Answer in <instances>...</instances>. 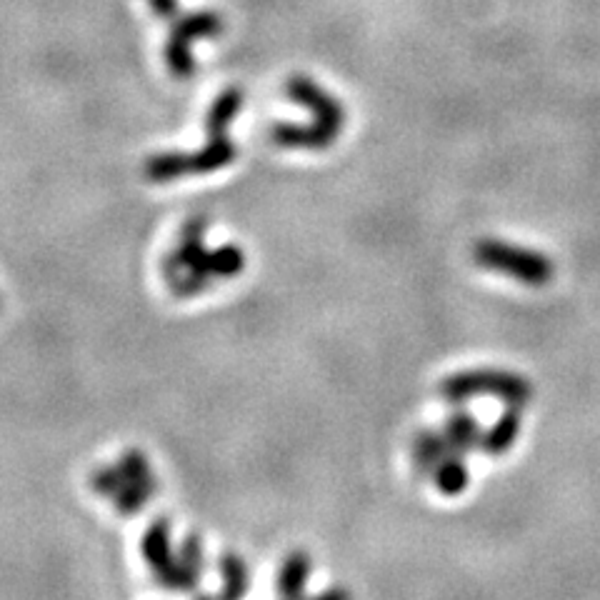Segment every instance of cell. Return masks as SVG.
<instances>
[{"mask_svg":"<svg viewBox=\"0 0 600 600\" xmlns=\"http://www.w3.org/2000/svg\"><path fill=\"white\" fill-rule=\"evenodd\" d=\"M445 443H448V453L460 455V458H468V453H473L475 448H480V425L475 420V415L470 410H453L445 420Z\"/></svg>","mask_w":600,"mask_h":600,"instance_id":"obj_7","label":"cell"},{"mask_svg":"<svg viewBox=\"0 0 600 600\" xmlns=\"http://www.w3.org/2000/svg\"><path fill=\"white\" fill-rule=\"evenodd\" d=\"M520 428H523V408L520 405H505L500 418L480 438V448L488 455H505L518 440Z\"/></svg>","mask_w":600,"mask_h":600,"instance_id":"obj_8","label":"cell"},{"mask_svg":"<svg viewBox=\"0 0 600 600\" xmlns=\"http://www.w3.org/2000/svg\"><path fill=\"white\" fill-rule=\"evenodd\" d=\"M148 3L160 18H175L178 15V0H148Z\"/></svg>","mask_w":600,"mask_h":600,"instance_id":"obj_21","label":"cell"},{"mask_svg":"<svg viewBox=\"0 0 600 600\" xmlns=\"http://www.w3.org/2000/svg\"><path fill=\"white\" fill-rule=\"evenodd\" d=\"M208 268H210V275H218V278H233V275H238L240 270L245 268L243 250L235 248V245H223L220 250H210Z\"/></svg>","mask_w":600,"mask_h":600,"instance_id":"obj_17","label":"cell"},{"mask_svg":"<svg viewBox=\"0 0 600 600\" xmlns=\"http://www.w3.org/2000/svg\"><path fill=\"white\" fill-rule=\"evenodd\" d=\"M310 578V555L305 550H293L283 560L278 573V593L285 598H298L305 593Z\"/></svg>","mask_w":600,"mask_h":600,"instance_id":"obj_10","label":"cell"},{"mask_svg":"<svg viewBox=\"0 0 600 600\" xmlns=\"http://www.w3.org/2000/svg\"><path fill=\"white\" fill-rule=\"evenodd\" d=\"M143 555L150 563V568L155 570V575L160 578V583L168 588H183L190 590L198 580V573H193L190 568H185L183 563H175L170 555V523L168 518L155 520L148 528L143 538Z\"/></svg>","mask_w":600,"mask_h":600,"instance_id":"obj_4","label":"cell"},{"mask_svg":"<svg viewBox=\"0 0 600 600\" xmlns=\"http://www.w3.org/2000/svg\"><path fill=\"white\" fill-rule=\"evenodd\" d=\"M288 95L295 100V103L305 105V108L313 113L315 123H320L323 128H328L330 133L338 135L345 125V110L333 95L325 93L323 88L313 83L310 78H303V75H295V78L288 80Z\"/></svg>","mask_w":600,"mask_h":600,"instance_id":"obj_5","label":"cell"},{"mask_svg":"<svg viewBox=\"0 0 600 600\" xmlns=\"http://www.w3.org/2000/svg\"><path fill=\"white\" fill-rule=\"evenodd\" d=\"M188 173V155L178 153H165V155H153V158L145 163V175H148L153 183H168V180L178 178V175Z\"/></svg>","mask_w":600,"mask_h":600,"instance_id":"obj_15","label":"cell"},{"mask_svg":"<svg viewBox=\"0 0 600 600\" xmlns=\"http://www.w3.org/2000/svg\"><path fill=\"white\" fill-rule=\"evenodd\" d=\"M90 485H93L95 493L113 495L123 485V475H120L118 468H98L90 475Z\"/></svg>","mask_w":600,"mask_h":600,"instance_id":"obj_19","label":"cell"},{"mask_svg":"<svg viewBox=\"0 0 600 600\" xmlns=\"http://www.w3.org/2000/svg\"><path fill=\"white\" fill-rule=\"evenodd\" d=\"M270 138L273 143L283 145V148H303V150H325L335 143L338 135L330 133L328 128H323L320 123L310 125H290L280 123L270 130Z\"/></svg>","mask_w":600,"mask_h":600,"instance_id":"obj_6","label":"cell"},{"mask_svg":"<svg viewBox=\"0 0 600 600\" xmlns=\"http://www.w3.org/2000/svg\"><path fill=\"white\" fill-rule=\"evenodd\" d=\"M320 598H348V593H345V590H328V593H323Z\"/></svg>","mask_w":600,"mask_h":600,"instance_id":"obj_22","label":"cell"},{"mask_svg":"<svg viewBox=\"0 0 600 600\" xmlns=\"http://www.w3.org/2000/svg\"><path fill=\"white\" fill-rule=\"evenodd\" d=\"M438 395L445 403L460 405L465 400L475 398V395H493L500 398L505 405H528L533 398V385L528 378L510 370L498 368H473L460 370V373L448 375L440 380Z\"/></svg>","mask_w":600,"mask_h":600,"instance_id":"obj_1","label":"cell"},{"mask_svg":"<svg viewBox=\"0 0 600 600\" xmlns=\"http://www.w3.org/2000/svg\"><path fill=\"white\" fill-rule=\"evenodd\" d=\"M448 453V443L440 430L423 428L413 440V470L418 478H433L435 468Z\"/></svg>","mask_w":600,"mask_h":600,"instance_id":"obj_9","label":"cell"},{"mask_svg":"<svg viewBox=\"0 0 600 600\" xmlns=\"http://www.w3.org/2000/svg\"><path fill=\"white\" fill-rule=\"evenodd\" d=\"M210 143L200 153L188 155V173H210L215 168H223L235 158V145L225 135H208Z\"/></svg>","mask_w":600,"mask_h":600,"instance_id":"obj_11","label":"cell"},{"mask_svg":"<svg viewBox=\"0 0 600 600\" xmlns=\"http://www.w3.org/2000/svg\"><path fill=\"white\" fill-rule=\"evenodd\" d=\"M150 495L153 493H148V490L140 488V485L125 483L123 480V485H120V488L113 493V503L120 513H138L140 508H145V503H148Z\"/></svg>","mask_w":600,"mask_h":600,"instance_id":"obj_18","label":"cell"},{"mask_svg":"<svg viewBox=\"0 0 600 600\" xmlns=\"http://www.w3.org/2000/svg\"><path fill=\"white\" fill-rule=\"evenodd\" d=\"M118 470L120 475H123L125 483L140 485V488H145L148 493H155V475L153 470H150L148 460H145L143 453H138V450H128V453L120 458Z\"/></svg>","mask_w":600,"mask_h":600,"instance_id":"obj_14","label":"cell"},{"mask_svg":"<svg viewBox=\"0 0 600 600\" xmlns=\"http://www.w3.org/2000/svg\"><path fill=\"white\" fill-rule=\"evenodd\" d=\"M473 260L485 270L503 273L515 278L518 283L540 288L548 285L555 275L553 260L538 250L523 248V245L505 243L498 238H483L473 245Z\"/></svg>","mask_w":600,"mask_h":600,"instance_id":"obj_2","label":"cell"},{"mask_svg":"<svg viewBox=\"0 0 600 600\" xmlns=\"http://www.w3.org/2000/svg\"><path fill=\"white\" fill-rule=\"evenodd\" d=\"M180 563L193 570V573L203 570V545H200V540L195 535H190L183 543V548H180Z\"/></svg>","mask_w":600,"mask_h":600,"instance_id":"obj_20","label":"cell"},{"mask_svg":"<svg viewBox=\"0 0 600 600\" xmlns=\"http://www.w3.org/2000/svg\"><path fill=\"white\" fill-rule=\"evenodd\" d=\"M240 108H243V93H240L238 88L223 90L208 113V123H205L208 135H225L230 120L235 118V113H238Z\"/></svg>","mask_w":600,"mask_h":600,"instance_id":"obj_13","label":"cell"},{"mask_svg":"<svg viewBox=\"0 0 600 600\" xmlns=\"http://www.w3.org/2000/svg\"><path fill=\"white\" fill-rule=\"evenodd\" d=\"M468 465H465V458L453 453H445V458L440 460V465L435 468L433 473V483L435 488L440 490L443 495H460L465 488H468Z\"/></svg>","mask_w":600,"mask_h":600,"instance_id":"obj_12","label":"cell"},{"mask_svg":"<svg viewBox=\"0 0 600 600\" xmlns=\"http://www.w3.org/2000/svg\"><path fill=\"white\" fill-rule=\"evenodd\" d=\"M223 30V18L213 10H198V13L180 15L170 25V38L165 45V60H168L170 73L178 78H188L195 70L193 53H190V43L198 38H210Z\"/></svg>","mask_w":600,"mask_h":600,"instance_id":"obj_3","label":"cell"},{"mask_svg":"<svg viewBox=\"0 0 600 600\" xmlns=\"http://www.w3.org/2000/svg\"><path fill=\"white\" fill-rule=\"evenodd\" d=\"M220 573L225 578V588H223V598H240L248 590V568H245L243 560L238 555H223L220 560Z\"/></svg>","mask_w":600,"mask_h":600,"instance_id":"obj_16","label":"cell"}]
</instances>
